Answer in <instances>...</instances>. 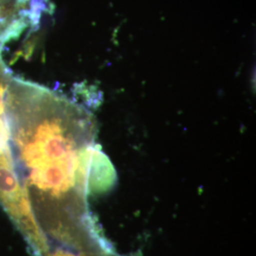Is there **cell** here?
Listing matches in <instances>:
<instances>
[{
  "label": "cell",
  "instance_id": "cell-2",
  "mask_svg": "<svg viewBox=\"0 0 256 256\" xmlns=\"http://www.w3.org/2000/svg\"><path fill=\"white\" fill-rule=\"evenodd\" d=\"M52 256H84V254H74L72 252H70V250H57L56 252H55L54 254Z\"/></svg>",
  "mask_w": 256,
  "mask_h": 256
},
{
  "label": "cell",
  "instance_id": "cell-1",
  "mask_svg": "<svg viewBox=\"0 0 256 256\" xmlns=\"http://www.w3.org/2000/svg\"><path fill=\"white\" fill-rule=\"evenodd\" d=\"M5 113L10 153L27 200L32 194L54 205V210L61 205L70 223L76 216L72 208L88 216L86 196L100 184L108 164L95 144L94 117L64 96L12 77Z\"/></svg>",
  "mask_w": 256,
  "mask_h": 256
}]
</instances>
